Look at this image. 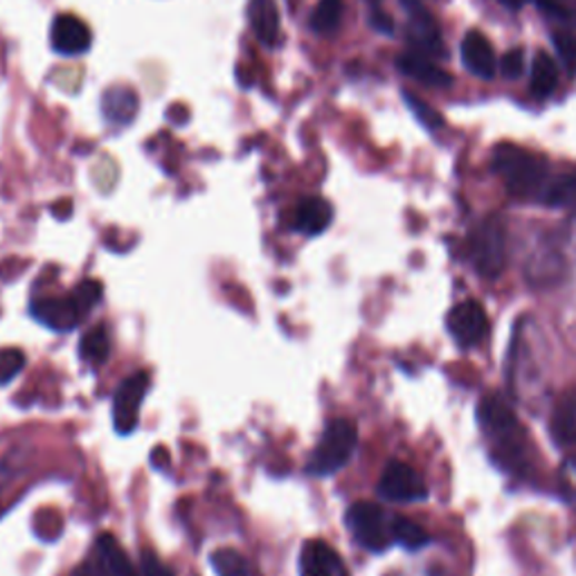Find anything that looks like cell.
<instances>
[{
	"instance_id": "6da1fadb",
	"label": "cell",
	"mask_w": 576,
	"mask_h": 576,
	"mask_svg": "<svg viewBox=\"0 0 576 576\" xmlns=\"http://www.w3.org/2000/svg\"><path fill=\"white\" fill-rule=\"evenodd\" d=\"M477 421L489 444L491 457L505 470L518 477H529L536 453L516 413L498 395H487L477 406Z\"/></svg>"
},
{
	"instance_id": "7a4b0ae2",
	"label": "cell",
	"mask_w": 576,
	"mask_h": 576,
	"mask_svg": "<svg viewBox=\"0 0 576 576\" xmlns=\"http://www.w3.org/2000/svg\"><path fill=\"white\" fill-rule=\"evenodd\" d=\"M547 360L549 351L543 331L532 318H520L512 336L507 374L512 393L520 404H527L529 408L545 399L549 374Z\"/></svg>"
},
{
	"instance_id": "3957f363",
	"label": "cell",
	"mask_w": 576,
	"mask_h": 576,
	"mask_svg": "<svg viewBox=\"0 0 576 576\" xmlns=\"http://www.w3.org/2000/svg\"><path fill=\"white\" fill-rule=\"evenodd\" d=\"M494 169L500 173V178L505 180L507 189L514 197H520V199L540 197L547 187V176H549L547 160L516 145L503 142L496 147Z\"/></svg>"
},
{
	"instance_id": "277c9868",
	"label": "cell",
	"mask_w": 576,
	"mask_h": 576,
	"mask_svg": "<svg viewBox=\"0 0 576 576\" xmlns=\"http://www.w3.org/2000/svg\"><path fill=\"white\" fill-rule=\"evenodd\" d=\"M358 446V430L347 419H336L327 426L316 450L311 453L307 470L316 477H329L342 470Z\"/></svg>"
},
{
	"instance_id": "5b68a950",
	"label": "cell",
	"mask_w": 576,
	"mask_h": 576,
	"mask_svg": "<svg viewBox=\"0 0 576 576\" xmlns=\"http://www.w3.org/2000/svg\"><path fill=\"white\" fill-rule=\"evenodd\" d=\"M468 255L475 270L485 279H498L507 266V237L498 217H489L479 224L468 244Z\"/></svg>"
},
{
	"instance_id": "8992f818",
	"label": "cell",
	"mask_w": 576,
	"mask_h": 576,
	"mask_svg": "<svg viewBox=\"0 0 576 576\" xmlns=\"http://www.w3.org/2000/svg\"><path fill=\"white\" fill-rule=\"evenodd\" d=\"M354 540L367 552H386L393 540V518L374 503H356L347 509L345 518Z\"/></svg>"
},
{
	"instance_id": "52a82bcc",
	"label": "cell",
	"mask_w": 576,
	"mask_h": 576,
	"mask_svg": "<svg viewBox=\"0 0 576 576\" xmlns=\"http://www.w3.org/2000/svg\"><path fill=\"white\" fill-rule=\"evenodd\" d=\"M72 576H138L131 558L113 536H100L90 556L75 569Z\"/></svg>"
},
{
	"instance_id": "ba28073f",
	"label": "cell",
	"mask_w": 576,
	"mask_h": 576,
	"mask_svg": "<svg viewBox=\"0 0 576 576\" xmlns=\"http://www.w3.org/2000/svg\"><path fill=\"white\" fill-rule=\"evenodd\" d=\"M149 393V374L138 371L120 383L113 397V426L120 435H131L140 421V408Z\"/></svg>"
},
{
	"instance_id": "9c48e42d",
	"label": "cell",
	"mask_w": 576,
	"mask_h": 576,
	"mask_svg": "<svg viewBox=\"0 0 576 576\" xmlns=\"http://www.w3.org/2000/svg\"><path fill=\"white\" fill-rule=\"evenodd\" d=\"M376 491L380 498L393 503H415L428 498V487L424 485L421 475L413 466L397 459L383 470Z\"/></svg>"
},
{
	"instance_id": "30bf717a",
	"label": "cell",
	"mask_w": 576,
	"mask_h": 576,
	"mask_svg": "<svg viewBox=\"0 0 576 576\" xmlns=\"http://www.w3.org/2000/svg\"><path fill=\"white\" fill-rule=\"evenodd\" d=\"M446 325H448L453 340L466 349L483 342L489 331V318H487L483 305H477L473 300L455 305L448 314Z\"/></svg>"
},
{
	"instance_id": "8fae6325",
	"label": "cell",
	"mask_w": 576,
	"mask_h": 576,
	"mask_svg": "<svg viewBox=\"0 0 576 576\" xmlns=\"http://www.w3.org/2000/svg\"><path fill=\"white\" fill-rule=\"evenodd\" d=\"M401 6L408 14V37L415 46V52L428 57H444L446 48L433 14L419 3V0H401Z\"/></svg>"
},
{
	"instance_id": "7c38bea8",
	"label": "cell",
	"mask_w": 576,
	"mask_h": 576,
	"mask_svg": "<svg viewBox=\"0 0 576 576\" xmlns=\"http://www.w3.org/2000/svg\"><path fill=\"white\" fill-rule=\"evenodd\" d=\"M30 311L37 322H41L43 327L59 331V334L72 331L79 325V320L83 318L70 296L68 298H39L32 302Z\"/></svg>"
},
{
	"instance_id": "4fadbf2b",
	"label": "cell",
	"mask_w": 576,
	"mask_h": 576,
	"mask_svg": "<svg viewBox=\"0 0 576 576\" xmlns=\"http://www.w3.org/2000/svg\"><path fill=\"white\" fill-rule=\"evenodd\" d=\"M52 48L63 57H79L90 50V28L77 17H57L50 30Z\"/></svg>"
},
{
	"instance_id": "5bb4252c",
	"label": "cell",
	"mask_w": 576,
	"mask_h": 576,
	"mask_svg": "<svg viewBox=\"0 0 576 576\" xmlns=\"http://www.w3.org/2000/svg\"><path fill=\"white\" fill-rule=\"evenodd\" d=\"M300 576H347L338 552L325 540H309L300 554Z\"/></svg>"
},
{
	"instance_id": "9a60e30c",
	"label": "cell",
	"mask_w": 576,
	"mask_h": 576,
	"mask_svg": "<svg viewBox=\"0 0 576 576\" xmlns=\"http://www.w3.org/2000/svg\"><path fill=\"white\" fill-rule=\"evenodd\" d=\"M549 430L560 448L576 450V388H569L560 395L552 410Z\"/></svg>"
},
{
	"instance_id": "2e32d148",
	"label": "cell",
	"mask_w": 576,
	"mask_h": 576,
	"mask_svg": "<svg viewBox=\"0 0 576 576\" xmlns=\"http://www.w3.org/2000/svg\"><path fill=\"white\" fill-rule=\"evenodd\" d=\"M461 61L479 79H491L496 75V54L487 37L468 32L461 41Z\"/></svg>"
},
{
	"instance_id": "e0dca14e",
	"label": "cell",
	"mask_w": 576,
	"mask_h": 576,
	"mask_svg": "<svg viewBox=\"0 0 576 576\" xmlns=\"http://www.w3.org/2000/svg\"><path fill=\"white\" fill-rule=\"evenodd\" d=\"M397 66H399V70L406 77H410V79H415V81H419L424 86H430V88H448V86H453V77L446 70H441L439 66H435L430 59L419 54V52H408V54L399 57Z\"/></svg>"
},
{
	"instance_id": "ac0fdd59",
	"label": "cell",
	"mask_w": 576,
	"mask_h": 576,
	"mask_svg": "<svg viewBox=\"0 0 576 576\" xmlns=\"http://www.w3.org/2000/svg\"><path fill=\"white\" fill-rule=\"evenodd\" d=\"M248 19L257 41L266 48H272L279 37V12L275 0H250Z\"/></svg>"
},
{
	"instance_id": "d6986e66",
	"label": "cell",
	"mask_w": 576,
	"mask_h": 576,
	"mask_svg": "<svg viewBox=\"0 0 576 576\" xmlns=\"http://www.w3.org/2000/svg\"><path fill=\"white\" fill-rule=\"evenodd\" d=\"M102 113L111 127H127L138 113V98L129 88H109L102 100Z\"/></svg>"
},
{
	"instance_id": "ffe728a7",
	"label": "cell",
	"mask_w": 576,
	"mask_h": 576,
	"mask_svg": "<svg viewBox=\"0 0 576 576\" xmlns=\"http://www.w3.org/2000/svg\"><path fill=\"white\" fill-rule=\"evenodd\" d=\"M334 219V210L325 199H305L296 210V230L307 237L322 235Z\"/></svg>"
},
{
	"instance_id": "44dd1931",
	"label": "cell",
	"mask_w": 576,
	"mask_h": 576,
	"mask_svg": "<svg viewBox=\"0 0 576 576\" xmlns=\"http://www.w3.org/2000/svg\"><path fill=\"white\" fill-rule=\"evenodd\" d=\"M79 354L88 365H105L111 354V340L107 327H92L79 342Z\"/></svg>"
},
{
	"instance_id": "7402d4cb",
	"label": "cell",
	"mask_w": 576,
	"mask_h": 576,
	"mask_svg": "<svg viewBox=\"0 0 576 576\" xmlns=\"http://www.w3.org/2000/svg\"><path fill=\"white\" fill-rule=\"evenodd\" d=\"M558 83V66L556 61L545 54V52H538L534 63H532V90L536 98H547V95L554 92Z\"/></svg>"
},
{
	"instance_id": "603a6c76",
	"label": "cell",
	"mask_w": 576,
	"mask_h": 576,
	"mask_svg": "<svg viewBox=\"0 0 576 576\" xmlns=\"http://www.w3.org/2000/svg\"><path fill=\"white\" fill-rule=\"evenodd\" d=\"M210 563L217 576H255L252 565L237 549H217Z\"/></svg>"
},
{
	"instance_id": "cb8c5ba5",
	"label": "cell",
	"mask_w": 576,
	"mask_h": 576,
	"mask_svg": "<svg viewBox=\"0 0 576 576\" xmlns=\"http://www.w3.org/2000/svg\"><path fill=\"white\" fill-rule=\"evenodd\" d=\"M543 201L554 208H576V171L549 182L543 191Z\"/></svg>"
},
{
	"instance_id": "d4e9b609",
	"label": "cell",
	"mask_w": 576,
	"mask_h": 576,
	"mask_svg": "<svg viewBox=\"0 0 576 576\" xmlns=\"http://www.w3.org/2000/svg\"><path fill=\"white\" fill-rule=\"evenodd\" d=\"M393 540L406 549H419L430 540V536L415 520L397 516V518H393Z\"/></svg>"
},
{
	"instance_id": "484cf974",
	"label": "cell",
	"mask_w": 576,
	"mask_h": 576,
	"mask_svg": "<svg viewBox=\"0 0 576 576\" xmlns=\"http://www.w3.org/2000/svg\"><path fill=\"white\" fill-rule=\"evenodd\" d=\"M340 21H342V0H320L311 19V28L318 34H334L340 28Z\"/></svg>"
},
{
	"instance_id": "4316f807",
	"label": "cell",
	"mask_w": 576,
	"mask_h": 576,
	"mask_svg": "<svg viewBox=\"0 0 576 576\" xmlns=\"http://www.w3.org/2000/svg\"><path fill=\"white\" fill-rule=\"evenodd\" d=\"M26 466H28V453L23 446L12 448L10 453L0 457V491H3L10 483H14V479L26 470Z\"/></svg>"
},
{
	"instance_id": "83f0119b",
	"label": "cell",
	"mask_w": 576,
	"mask_h": 576,
	"mask_svg": "<svg viewBox=\"0 0 576 576\" xmlns=\"http://www.w3.org/2000/svg\"><path fill=\"white\" fill-rule=\"evenodd\" d=\"M404 100H406V105L410 107L413 116L419 120V125H424V127L430 129V131H439V129L444 127V118H441L430 105H426L421 98H417V95L406 92Z\"/></svg>"
},
{
	"instance_id": "f1b7e54d",
	"label": "cell",
	"mask_w": 576,
	"mask_h": 576,
	"mask_svg": "<svg viewBox=\"0 0 576 576\" xmlns=\"http://www.w3.org/2000/svg\"><path fill=\"white\" fill-rule=\"evenodd\" d=\"M70 298L75 300L77 309L83 314H88L95 305H98L102 300V284L95 281V279H86L81 281L77 288H72Z\"/></svg>"
},
{
	"instance_id": "f546056e",
	"label": "cell",
	"mask_w": 576,
	"mask_h": 576,
	"mask_svg": "<svg viewBox=\"0 0 576 576\" xmlns=\"http://www.w3.org/2000/svg\"><path fill=\"white\" fill-rule=\"evenodd\" d=\"M26 367V354L21 349H0V386H8Z\"/></svg>"
},
{
	"instance_id": "4dcf8cb0",
	"label": "cell",
	"mask_w": 576,
	"mask_h": 576,
	"mask_svg": "<svg viewBox=\"0 0 576 576\" xmlns=\"http://www.w3.org/2000/svg\"><path fill=\"white\" fill-rule=\"evenodd\" d=\"M554 50L563 63V68L567 70V75H576V37L567 34V32H556L552 37Z\"/></svg>"
},
{
	"instance_id": "1f68e13d",
	"label": "cell",
	"mask_w": 576,
	"mask_h": 576,
	"mask_svg": "<svg viewBox=\"0 0 576 576\" xmlns=\"http://www.w3.org/2000/svg\"><path fill=\"white\" fill-rule=\"evenodd\" d=\"M558 483H560L563 496L576 507V457H574V459H567V461L560 466Z\"/></svg>"
},
{
	"instance_id": "d6a6232c",
	"label": "cell",
	"mask_w": 576,
	"mask_h": 576,
	"mask_svg": "<svg viewBox=\"0 0 576 576\" xmlns=\"http://www.w3.org/2000/svg\"><path fill=\"white\" fill-rule=\"evenodd\" d=\"M500 70L507 79H518L525 70V52L520 48H514L509 50L505 57H503V63H500Z\"/></svg>"
},
{
	"instance_id": "836d02e7",
	"label": "cell",
	"mask_w": 576,
	"mask_h": 576,
	"mask_svg": "<svg viewBox=\"0 0 576 576\" xmlns=\"http://www.w3.org/2000/svg\"><path fill=\"white\" fill-rule=\"evenodd\" d=\"M140 569H142V576H173V572L153 552H142Z\"/></svg>"
},
{
	"instance_id": "e575fe53",
	"label": "cell",
	"mask_w": 576,
	"mask_h": 576,
	"mask_svg": "<svg viewBox=\"0 0 576 576\" xmlns=\"http://www.w3.org/2000/svg\"><path fill=\"white\" fill-rule=\"evenodd\" d=\"M536 6H538V10H543L547 17H552V19H556V21H567V23H572L574 19H572V12L569 10H565L558 0H536Z\"/></svg>"
},
{
	"instance_id": "d590c367",
	"label": "cell",
	"mask_w": 576,
	"mask_h": 576,
	"mask_svg": "<svg viewBox=\"0 0 576 576\" xmlns=\"http://www.w3.org/2000/svg\"><path fill=\"white\" fill-rule=\"evenodd\" d=\"M371 26H374V30H378L383 34H393V30H395L393 19L383 12H371Z\"/></svg>"
},
{
	"instance_id": "8d00e7d4",
	"label": "cell",
	"mask_w": 576,
	"mask_h": 576,
	"mask_svg": "<svg viewBox=\"0 0 576 576\" xmlns=\"http://www.w3.org/2000/svg\"><path fill=\"white\" fill-rule=\"evenodd\" d=\"M500 6H505L507 10H520L523 8V0H498Z\"/></svg>"
},
{
	"instance_id": "74e56055",
	"label": "cell",
	"mask_w": 576,
	"mask_h": 576,
	"mask_svg": "<svg viewBox=\"0 0 576 576\" xmlns=\"http://www.w3.org/2000/svg\"><path fill=\"white\" fill-rule=\"evenodd\" d=\"M369 3H378V0H369Z\"/></svg>"
}]
</instances>
